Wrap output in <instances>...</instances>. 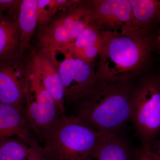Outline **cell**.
I'll return each instance as SVG.
<instances>
[{
	"mask_svg": "<svg viewBox=\"0 0 160 160\" xmlns=\"http://www.w3.org/2000/svg\"><path fill=\"white\" fill-rule=\"evenodd\" d=\"M133 87L132 82H97L71 116L101 134L120 133L130 121Z\"/></svg>",
	"mask_w": 160,
	"mask_h": 160,
	"instance_id": "obj_1",
	"label": "cell"
},
{
	"mask_svg": "<svg viewBox=\"0 0 160 160\" xmlns=\"http://www.w3.org/2000/svg\"><path fill=\"white\" fill-rule=\"evenodd\" d=\"M101 33L102 46L96 71L97 81L132 82L150 57L153 46L150 34Z\"/></svg>",
	"mask_w": 160,
	"mask_h": 160,
	"instance_id": "obj_2",
	"label": "cell"
},
{
	"mask_svg": "<svg viewBox=\"0 0 160 160\" xmlns=\"http://www.w3.org/2000/svg\"><path fill=\"white\" fill-rule=\"evenodd\" d=\"M102 134L63 115L41 140L49 160H88Z\"/></svg>",
	"mask_w": 160,
	"mask_h": 160,
	"instance_id": "obj_3",
	"label": "cell"
},
{
	"mask_svg": "<svg viewBox=\"0 0 160 160\" xmlns=\"http://www.w3.org/2000/svg\"><path fill=\"white\" fill-rule=\"evenodd\" d=\"M92 22L88 1H79L41 26L38 38L41 51L54 63L57 55L65 51Z\"/></svg>",
	"mask_w": 160,
	"mask_h": 160,
	"instance_id": "obj_4",
	"label": "cell"
},
{
	"mask_svg": "<svg viewBox=\"0 0 160 160\" xmlns=\"http://www.w3.org/2000/svg\"><path fill=\"white\" fill-rule=\"evenodd\" d=\"M130 121L142 146H150L160 135V82L158 78L142 79L132 94Z\"/></svg>",
	"mask_w": 160,
	"mask_h": 160,
	"instance_id": "obj_5",
	"label": "cell"
},
{
	"mask_svg": "<svg viewBox=\"0 0 160 160\" xmlns=\"http://www.w3.org/2000/svg\"><path fill=\"white\" fill-rule=\"evenodd\" d=\"M24 109L32 127L40 141L64 115L43 84L34 53L29 59Z\"/></svg>",
	"mask_w": 160,
	"mask_h": 160,
	"instance_id": "obj_6",
	"label": "cell"
},
{
	"mask_svg": "<svg viewBox=\"0 0 160 160\" xmlns=\"http://www.w3.org/2000/svg\"><path fill=\"white\" fill-rule=\"evenodd\" d=\"M24 52L0 60V103L24 109L29 59Z\"/></svg>",
	"mask_w": 160,
	"mask_h": 160,
	"instance_id": "obj_7",
	"label": "cell"
},
{
	"mask_svg": "<svg viewBox=\"0 0 160 160\" xmlns=\"http://www.w3.org/2000/svg\"><path fill=\"white\" fill-rule=\"evenodd\" d=\"M88 2L91 12L92 25L100 32L137 34L129 0H92Z\"/></svg>",
	"mask_w": 160,
	"mask_h": 160,
	"instance_id": "obj_8",
	"label": "cell"
},
{
	"mask_svg": "<svg viewBox=\"0 0 160 160\" xmlns=\"http://www.w3.org/2000/svg\"><path fill=\"white\" fill-rule=\"evenodd\" d=\"M58 67L62 84L65 105L75 104L91 91L97 79L92 64L66 53Z\"/></svg>",
	"mask_w": 160,
	"mask_h": 160,
	"instance_id": "obj_9",
	"label": "cell"
},
{
	"mask_svg": "<svg viewBox=\"0 0 160 160\" xmlns=\"http://www.w3.org/2000/svg\"><path fill=\"white\" fill-rule=\"evenodd\" d=\"M13 136L29 147L40 144L25 109L0 103V139Z\"/></svg>",
	"mask_w": 160,
	"mask_h": 160,
	"instance_id": "obj_10",
	"label": "cell"
},
{
	"mask_svg": "<svg viewBox=\"0 0 160 160\" xmlns=\"http://www.w3.org/2000/svg\"><path fill=\"white\" fill-rule=\"evenodd\" d=\"M134 152L120 133H107L100 138L88 160H132Z\"/></svg>",
	"mask_w": 160,
	"mask_h": 160,
	"instance_id": "obj_11",
	"label": "cell"
},
{
	"mask_svg": "<svg viewBox=\"0 0 160 160\" xmlns=\"http://www.w3.org/2000/svg\"><path fill=\"white\" fill-rule=\"evenodd\" d=\"M102 40L101 32L91 24L63 52L92 64L94 59L99 54Z\"/></svg>",
	"mask_w": 160,
	"mask_h": 160,
	"instance_id": "obj_12",
	"label": "cell"
},
{
	"mask_svg": "<svg viewBox=\"0 0 160 160\" xmlns=\"http://www.w3.org/2000/svg\"><path fill=\"white\" fill-rule=\"evenodd\" d=\"M40 77L62 113L65 114V101L61 77L57 68L49 58L41 51L34 52Z\"/></svg>",
	"mask_w": 160,
	"mask_h": 160,
	"instance_id": "obj_13",
	"label": "cell"
},
{
	"mask_svg": "<svg viewBox=\"0 0 160 160\" xmlns=\"http://www.w3.org/2000/svg\"><path fill=\"white\" fill-rule=\"evenodd\" d=\"M135 32L149 34L160 22V0H129Z\"/></svg>",
	"mask_w": 160,
	"mask_h": 160,
	"instance_id": "obj_14",
	"label": "cell"
},
{
	"mask_svg": "<svg viewBox=\"0 0 160 160\" xmlns=\"http://www.w3.org/2000/svg\"><path fill=\"white\" fill-rule=\"evenodd\" d=\"M18 18L7 15L0 16V60L22 52Z\"/></svg>",
	"mask_w": 160,
	"mask_h": 160,
	"instance_id": "obj_15",
	"label": "cell"
},
{
	"mask_svg": "<svg viewBox=\"0 0 160 160\" xmlns=\"http://www.w3.org/2000/svg\"><path fill=\"white\" fill-rule=\"evenodd\" d=\"M18 19L21 32V50L24 52L38 24V0L21 1Z\"/></svg>",
	"mask_w": 160,
	"mask_h": 160,
	"instance_id": "obj_16",
	"label": "cell"
},
{
	"mask_svg": "<svg viewBox=\"0 0 160 160\" xmlns=\"http://www.w3.org/2000/svg\"><path fill=\"white\" fill-rule=\"evenodd\" d=\"M78 1L38 0V23L46 25L60 12L71 8Z\"/></svg>",
	"mask_w": 160,
	"mask_h": 160,
	"instance_id": "obj_17",
	"label": "cell"
},
{
	"mask_svg": "<svg viewBox=\"0 0 160 160\" xmlns=\"http://www.w3.org/2000/svg\"><path fill=\"white\" fill-rule=\"evenodd\" d=\"M29 147L12 137L0 139V160H26Z\"/></svg>",
	"mask_w": 160,
	"mask_h": 160,
	"instance_id": "obj_18",
	"label": "cell"
},
{
	"mask_svg": "<svg viewBox=\"0 0 160 160\" xmlns=\"http://www.w3.org/2000/svg\"><path fill=\"white\" fill-rule=\"evenodd\" d=\"M132 160H159L152 152L149 146H142L134 151Z\"/></svg>",
	"mask_w": 160,
	"mask_h": 160,
	"instance_id": "obj_19",
	"label": "cell"
},
{
	"mask_svg": "<svg viewBox=\"0 0 160 160\" xmlns=\"http://www.w3.org/2000/svg\"><path fill=\"white\" fill-rule=\"evenodd\" d=\"M29 154L26 160H49L40 144L29 146Z\"/></svg>",
	"mask_w": 160,
	"mask_h": 160,
	"instance_id": "obj_20",
	"label": "cell"
},
{
	"mask_svg": "<svg viewBox=\"0 0 160 160\" xmlns=\"http://www.w3.org/2000/svg\"><path fill=\"white\" fill-rule=\"evenodd\" d=\"M149 147L152 152L160 160V135L152 142Z\"/></svg>",
	"mask_w": 160,
	"mask_h": 160,
	"instance_id": "obj_21",
	"label": "cell"
},
{
	"mask_svg": "<svg viewBox=\"0 0 160 160\" xmlns=\"http://www.w3.org/2000/svg\"><path fill=\"white\" fill-rule=\"evenodd\" d=\"M157 42L158 46V48L159 49L160 52V30L159 32L157 38Z\"/></svg>",
	"mask_w": 160,
	"mask_h": 160,
	"instance_id": "obj_22",
	"label": "cell"
},
{
	"mask_svg": "<svg viewBox=\"0 0 160 160\" xmlns=\"http://www.w3.org/2000/svg\"><path fill=\"white\" fill-rule=\"evenodd\" d=\"M159 78V81H160V78Z\"/></svg>",
	"mask_w": 160,
	"mask_h": 160,
	"instance_id": "obj_23",
	"label": "cell"
}]
</instances>
